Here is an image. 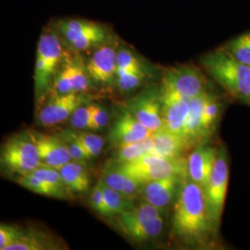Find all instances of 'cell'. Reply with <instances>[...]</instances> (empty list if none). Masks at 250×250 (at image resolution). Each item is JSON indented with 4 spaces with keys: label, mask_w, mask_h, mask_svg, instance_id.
Listing matches in <instances>:
<instances>
[{
    "label": "cell",
    "mask_w": 250,
    "mask_h": 250,
    "mask_svg": "<svg viewBox=\"0 0 250 250\" xmlns=\"http://www.w3.org/2000/svg\"><path fill=\"white\" fill-rule=\"evenodd\" d=\"M63 142L66 145L72 161H77L83 164H85L87 161H91L92 158L85 151L80 141L74 134V131H65L62 134H60Z\"/></svg>",
    "instance_id": "cell-29"
},
{
    "label": "cell",
    "mask_w": 250,
    "mask_h": 250,
    "mask_svg": "<svg viewBox=\"0 0 250 250\" xmlns=\"http://www.w3.org/2000/svg\"><path fill=\"white\" fill-rule=\"evenodd\" d=\"M217 155V147L200 146L188 156V176L202 188L209 178Z\"/></svg>",
    "instance_id": "cell-16"
},
{
    "label": "cell",
    "mask_w": 250,
    "mask_h": 250,
    "mask_svg": "<svg viewBox=\"0 0 250 250\" xmlns=\"http://www.w3.org/2000/svg\"><path fill=\"white\" fill-rule=\"evenodd\" d=\"M90 205L92 207V208L99 214L103 215L105 217H109L100 181H99L97 186L93 188L91 192Z\"/></svg>",
    "instance_id": "cell-36"
},
{
    "label": "cell",
    "mask_w": 250,
    "mask_h": 250,
    "mask_svg": "<svg viewBox=\"0 0 250 250\" xmlns=\"http://www.w3.org/2000/svg\"><path fill=\"white\" fill-rule=\"evenodd\" d=\"M228 184V157L225 149L222 147L218 149V155L213 169L211 170V173L206 184L205 188H203L207 207L216 230H218L221 224L227 195Z\"/></svg>",
    "instance_id": "cell-7"
},
{
    "label": "cell",
    "mask_w": 250,
    "mask_h": 250,
    "mask_svg": "<svg viewBox=\"0 0 250 250\" xmlns=\"http://www.w3.org/2000/svg\"><path fill=\"white\" fill-rule=\"evenodd\" d=\"M24 231L17 226L0 224V250H6L9 245L18 240Z\"/></svg>",
    "instance_id": "cell-35"
},
{
    "label": "cell",
    "mask_w": 250,
    "mask_h": 250,
    "mask_svg": "<svg viewBox=\"0 0 250 250\" xmlns=\"http://www.w3.org/2000/svg\"><path fill=\"white\" fill-rule=\"evenodd\" d=\"M82 94L70 93L66 95L54 94L41 108L38 114L39 124L45 127L60 125L72 116L73 111L82 106Z\"/></svg>",
    "instance_id": "cell-12"
},
{
    "label": "cell",
    "mask_w": 250,
    "mask_h": 250,
    "mask_svg": "<svg viewBox=\"0 0 250 250\" xmlns=\"http://www.w3.org/2000/svg\"><path fill=\"white\" fill-rule=\"evenodd\" d=\"M125 107L152 134L163 127L161 88L150 87L144 90L127 101Z\"/></svg>",
    "instance_id": "cell-9"
},
{
    "label": "cell",
    "mask_w": 250,
    "mask_h": 250,
    "mask_svg": "<svg viewBox=\"0 0 250 250\" xmlns=\"http://www.w3.org/2000/svg\"><path fill=\"white\" fill-rule=\"evenodd\" d=\"M172 229L181 241L199 248H209L217 232L203 188L188 175L182 183L173 207Z\"/></svg>",
    "instance_id": "cell-1"
},
{
    "label": "cell",
    "mask_w": 250,
    "mask_h": 250,
    "mask_svg": "<svg viewBox=\"0 0 250 250\" xmlns=\"http://www.w3.org/2000/svg\"><path fill=\"white\" fill-rule=\"evenodd\" d=\"M36 145L42 165L59 169L72 161L65 143L60 135H48L37 131H29Z\"/></svg>",
    "instance_id": "cell-13"
},
{
    "label": "cell",
    "mask_w": 250,
    "mask_h": 250,
    "mask_svg": "<svg viewBox=\"0 0 250 250\" xmlns=\"http://www.w3.org/2000/svg\"><path fill=\"white\" fill-rule=\"evenodd\" d=\"M74 134L78 140L80 141L82 146L88 153L92 159L98 157L102 151L103 146L105 145V140L99 134L87 133V132H75Z\"/></svg>",
    "instance_id": "cell-31"
},
{
    "label": "cell",
    "mask_w": 250,
    "mask_h": 250,
    "mask_svg": "<svg viewBox=\"0 0 250 250\" xmlns=\"http://www.w3.org/2000/svg\"><path fill=\"white\" fill-rule=\"evenodd\" d=\"M116 63L117 72L143 69V65L138 58L127 48H120L117 50Z\"/></svg>",
    "instance_id": "cell-33"
},
{
    "label": "cell",
    "mask_w": 250,
    "mask_h": 250,
    "mask_svg": "<svg viewBox=\"0 0 250 250\" xmlns=\"http://www.w3.org/2000/svg\"><path fill=\"white\" fill-rule=\"evenodd\" d=\"M64 42L52 21L43 29L37 44L35 65V93L40 101L51 89L54 78L59 72L66 53Z\"/></svg>",
    "instance_id": "cell-3"
},
{
    "label": "cell",
    "mask_w": 250,
    "mask_h": 250,
    "mask_svg": "<svg viewBox=\"0 0 250 250\" xmlns=\"http://www.w3.org/2000/svg\"><path fill=\"white\" fill-rule=\"evenodd\" d=\"M52 23L63 42L77 52L94 49L111 38L104 24L85 19H57Z\"/></svg>",
    "instance_id": "cell-5"
},
{
    "label": "cell",
    "mask_w": 250,
    "mask_h": 250,
    "mask_svg": "<svg viewBox=\"0 0 250 250\" xmlns=\"http://www.w3.org/2000/svg\"><path fill=\"white\" fill-rule=\"evenodd\" d=\"M163 219L159 216L146 224L135 227L125 234L134 241H148L158 237L163 230Z\"/></svg>",
    "instance_id": "cell-27"
},
{
    "label": "cell",
    "mask_w": 250,
    "mask_h": 250,
    "mask_svg": "<svg viewBox=\"0 0 250 250\" xmlns=\"http://www.w3.org/2000/svg\"><path fill=\"white\" fill-rule=\"evenodd\" d=\"M161 99L163 127L186 137V124L190 99H186L173 91L162 88Z\"/></svg>",
    "instance_id": "cell-11"
},
{
    "label": "cell",
    "mask_w": 250,
    "mask_h": 250,
    "mask_svg": "<svg viewBox=\"0 0 250 250\" xmlns=\"http://www.w3.org/2000/svg\"><path fill=\"white\" fill-rule=\"evenodd\" d=\"M208 82L197 67L185 64L171 67L163 72L162 89L170 90L186 99H192L207 91Z\"/></svg>",
    "instance_id": "cell-8"
},
{
    "label": "cell",
    "mask_w": 250,
    "mask_h": 250,
    "mask_svg": "<svg viewBox=\"0 0 250 250\" xmlns=\"http://www.w3.org/2000/svg\"><path fill=\"white\" fill-rule=\"evenodd\" d=\"M151 135V132L126 107L118 116L112 126L109 133V140L116 147H119L127 144L141 141Z\"/></svg>",
    "instance_id": "cell-15"
},
{
    "label": "cell",
    "mask_w": 250,
    "mask_h": 250,
    "mask_svg": "<svg viewBox=\"0 0 250 250\" xmlns=\"http://www.w3.org/2000/svg\"><path fill=\"white\" fill-rule=\"evenodd\" d=\"M200 64L233 98L250 100V66L235 60L224 46L202 56Z\"/></svg>",
    "instance_id": "cell-2"
},
{
    "label": "cell",
    "mask_w": 250,
    "mask_h": 250,
    "mask_svg": "<svg viewBox=\"0 0 250 250\" xmlns=\"http://www.w3.org/2000/svg\"><path fill=\"white\" fill-rule=\"evenodd\" d=\"M91 105L80 106L77 107L72 116L70 117V123L74 129L77 130H90L91 129Z\"/></svg>",
    "instance_id": "cell-34"
},
{
    "label": "cell",
    "mask_w": 250,
    "mask_h": 250,
    "mask_svg": "<svg viewBox=\"0 0 250 250\" xmlns=\"http://www.w3.org/2000/svg\"><path fill=\"white\" fill-rule=\"evenodd\" d=\"M221 108L222 103L218 101L215 96L207 103L202 114V125L207 136H208L210 131L214 128L215 123L221 113Z\"/></svg>",
    "instance_id": "cell-32"
},
{
    "label": "cell",
    "mask_w": 250,
    "mask_h": 250,
    "mask_svg": "<svg viewBox=\"0 0 250 250\" xmlns=\"http://www.w3.org/2000/svg\"><path fill=\"white\" fill-rule=\"evenodd\" d=\"M42 165L29 131L15 134L0 147V167L18 176Z\"/></svg>",
    "instance_id": "cell-6"
},
{
    "label": "cell",
    "mask_w": 250,
    "mask_h": 250,
    "mask_svg": "<svg viewBox=\"0 0 250 250\" xmlns=\"http://www.w3.org/2000/svg\"><path fill=\"white\" fill-rule=\"evenodd\" d=\"M117 50V43L112 38L93 49L85 65L90 79L104 85L116 82Z\"/></svg>",
    "instance_id": "cell-10"
},
{
    "label": "cell",
    "mask_w": 250,
    "mask_h": 250,
    "mask_svg": "<svg viewBox=\"0 0 250 250\" xmlns=\"http://www.w3.org/2000/svg\"><path fill=\"white\" fill-rule=\"evenodd\" d=\"M17 182L22 188H26L36 194L61 199L59 193L53 188L31 172L19 176Z\"/></svg>",
    "instance_id": "cell-28"
},
{
    "label": "cell",
    "mask_w": 250,
    "mask_h": 250,
    "mask_svg": "<svg viewBox=\"0 0 250 250\" xmlns=\"http://www.w3.org/2000/svg\"><path fill=\"white\" fill-rule=\"evenodd\" d=\"M117 155L114 159L115 163H124L135 161L146 154L153 153L154 146L152 136L135 143L127 144L117 147Z\"/></svg>",
    "instance_id": "cell-22"
},
{
    "label": "cell",
    "mask_w": 250,
    "mask_h": 250,
    "mask_svg": "<svg viewBox=\"0 0 250 250\" xmlns=\"http://www.w3.org/2000/svg\"><path fill=\"white\" fill-rule=\"evenodd\" d=\"M60 245L50 235L37 231H24L17 241L13 242L6 250H59Z\"/></svg>",
    "instance_id": "cell-21"
},
{
    "label": "cell",
    "mask_w": 250,
    "mask_h": 250,
    "mask_svg": "<svg viewBox=\"0 0 250 250\" xmlns=\"http://www.w3.org/2000/svg\"><path fill=\"white\" fill-rule=\"evenodd\" d=\"M146 73L144 69L133 71H121L116 72V83L122 91H131L141 85Z\"/></svg>",
    "instance_id": "cell-30"
},
{
    "label": "cell",
    "mask_w": 250,
    "mask_h": 250,
    "mask_svg": "<svg viewBox=\"0 0 250 250\" xmlns=\"http://www.w3.org/2000/svg\"><path fill=\"white\" fill-rule=\"evenodd\" d=\"M99 181L101 183V188L103 190L104 198H105L109 217L116 216V215L118 216L134 207L133 201L125 198L119 192L108 188L101 180Z\"/></svg>",
    "instance_id": "cell-24"
},
{
    "label": "cell",
    "mask_w": 250,
    "mask_h": 250,
    "mask_svg": "<svg viewBox=\"0 0 250 250\" xmlns=\"http://www.w3.org/2000/svg\"><path fill=\"white\" fill-rule=\"evenodd\" d=\"M161 210L157 207L143 201L118 215V223L121 230L126 233L135 227L146 224L153 219L161 216Z\"/></svg>",
    "instance_id": "cell-19"
},
{
    "label": "cell",
    "mask_w": 250,
    "mask_h": 250,
    "mask_svg": "<svg viewBox=\"0 0 250 250\" xmlns=\"http://www.w3.org/2000/svg\"><path fill=\"white\" fill-rule=\"evenodd\" d=\"M65 62L68 67L72 82V92L82 94L89 88V75L85 66L82 63L65 57Z\"/></svg>",
    "instance_id": "cell-23"
},
{
    "label": "cell",
    "mask_w": 250,
    "mask_h": 250,
    "mask_svg": "<svg viewBox=\"0 0 250 250\" xmlns=\"http://www.w3.org/2000/svg\"><path fill=\"white\" fill-rule=\"evenodd\" d=\"M91 129L92 131L100 130L107 126L108 124V113L105 108L99 105H91Z\"/></svg>",
    "instance_id": "cell-37"
},
{
    "label": "cell",
    "mask_w": 250,
    "mask_h": 250,
    "mask_svg": "<svg viewBox=\"0 0 250 250\" xmlns=\"http://www.w3.org/2000/svg\"><path fill=\"white\" fill-rule=\"evenodd\" d=\"M112 164L142 184L170 176L188 175V159L184 157L167 159L149 153L135 161Z\"/></svg>",
    "instance_id": "cell-4"
},
{
    "label": "cell",
    "mask_w": 250,
    "mask_h": 250,
    "mask_svg": "<svg viewBox=\"0 0 250 250\" xmlns=\"http://www.w3.org/2000/svg\"><path fill=\"white\" fill-rule=\"evenodd\" d=\"M59 171L70 193H85L90 187V178L84 164L70 161L60 167Z\"/></svg>",
    "instance_id": "cell-20"
},
{
    "label": "cell",
    "mask_w": 250,
    "mask_h": 250,
    "mask_svg": "<svg viewBox=\"0 0 250 250\" xmlns=\"http://www.w3.org/2000/svg\"><path fill=\"white\" fill-rule=\"evenodd\" d=\"M224 47L235 60L250 66V31L234 37Z\"/></svg>",
    "instance_id": "cell-26"
},
{
    "label": "cell",
    "mask_w": 250,
    "mask_h": 250,
    "mask_svg": "<svg viewBox=\"0 0 250 250\" xmlns=\"http://www.w3.org/2000/svg\"><path fill=\"white\" fill-rule=\"evenodd\" d=\"M214 97L206 91L201 95L189 100V112L186 124V137L191 143H195L207 137L202 125V114L207 103Z\"/></svg>",
    "instance_id": "cell-18"
},
{
    "label": "cell",
    "mask_w": 250,
    "mask_h": 250,
    "mask_svg": "<svg viewBox=\"0 0 250 250\" xmlns=\"http://www.w3.org/2000/svg\"><path fill=\"white\" fill-rule=\"evenodd\" d=\"M186 177L170 176L144 183L139 197L143 201L163 209L170 205L174 197H177L182 183Z\"/></svg>",
    "instance_id": "cell-14"
},
{
    "label": "cell",
    "mask_w": 250,
    "mask_h": 250,
    "mask_svg": "<svg viewBox=\"0 0 250 250\" xmlns=\"http://www.w3.org/2000/svg\"><path fill=\"white\" fill-rule=\"evenodd\" d=\"M31 173L42 179L48 186L53 188L59 193L61 199H67L69 197V194H71L68 188H66L58 169L41 165Z\"/></svg>",
    "instance_id": "cell-25"
},
{
    "label": "cell",
    "mask_w": 250,
    "mask_h": 250,
    "mask_svg": "<svg viewBox=\"0 0 250 250\" xmlns=\"http://www.w3.org/2000/svg\"><path fill=\"white\" fill-rule=\"evenodd\" d=\"M151 136L154 146L153 154L162 158L175 159L183 157V153L192 145L188 138L164 127L153 133Z\"/></svg>",
    "instance_id": "cell-17"
}]
</instances>
